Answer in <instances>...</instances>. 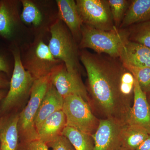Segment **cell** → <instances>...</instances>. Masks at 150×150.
I'll list each match as a JSON object with an SVG mask.
<instances>
[{
    "mask_svg": "<svg viewBox=\"0 0 150 150\" xmlns=\"http://www.w3.org/2000/svg\"><path fill=\"white\" fill-rule=\"evenodd\" d=\"M126 123L111 118L99 120L98 126L91 134L93 150H118L121 148V132Z\"/></svg>",
    "mask_w": 150,
    "mask_h": 150,
    "instance_id": "obj_9",
    "label": "cell"
},
{
    "mask_svg": "<svg viewBox=\"0 0 150 150\" xmlns=\"http://www.w3.org/2000/svg\"><path fill=\"white\" fill-rule=\"evenodd\" d=\"M78 12L83 23L96 29L110 31L117 29L106 0H77Z\"/></svg>",
    "mask_w": 150,
    "mask_h": 150,
    "instance_id": "obj_7",
    "label": "cell"
},
{
    "mask_svg": "<svg viewBox=\"0 0 150 150\" xmlns=\"http://www.w3.org/2000/svg\"><path fill=\"white\" fill-rule=\"evenodd\" d=\"M129 40L150 48V21L129 27Z\"/></svg>",
    "mask_w": 150,
    "mask_h": 150,
    "instance_id": "obj_21",
    "label": "cell"
},
{
    "mask_svg": "<svg viewBox=\"0 0 150 150\" xmlns=\"http://www.w3.org/2000/svg\"><path fill=\"white\" fill-rule=\"evenodd\" d=\"M150 21V0H133L127 10L119 29Z\"/></svg>",
    "mask_w": 150,
    "mask_h": 150,
    "instance_id": "obj_18",
    "label": "cell"
},
{
    "mask_svg": "<svg viewBox=\"0 0 150 150\" xmlns=\"http://www.w3.org/2000/svg\"><path fill=\"white\" fill-rule=\"evenodd\" d=\"M135 150H150V134Z\"/></svg>",
    "mask_w": 150,
    "mask_h": 150,
    "instance_id": "obj_28",
    "label": "cell"
},
{
    "mask_svg": "<svg viewBox=\"0 0 150 150\" xmlns=\"http://www.w3.org/2000/svg\"><path fill=\"white\" fill-rule=\"evenodd\" d=\"M64 99L62 110L66 116L67 126L91 135L93 134L99 120L94 115L88 103L76 95Z\"/></svg>",
    "mask_w": 150,
    "mask_h": 150,
    "instance_id": "obj_6",
    "label": "cell"
},
{
    "mask_svg": "<svg viewBox=\"0 0 150 150\" xmlns=\"http://www.w3.org/2000/svg\"><path fill=\"white\" fill-rule=\"evenodd\" d=\"M14 60V68L9 89L1 101V110L4 114L21 107L29 98L35 80L25 69L20 51L15 47L11 49Z\"/></svg>",
    "mask_w": 150,
    "mask_h": 150,
    "instance_id": "obj_3",
    "label": "cell"
},
{
    "mask_svg": "<svg viewBox=\"0 0 150 150\" xmlns=\"http://www.w3.org/2000/svg\"><path fill=\"white\" fill-rule=\"evenodd\" d=\"M64 100V98L51 83L35 116L34 124L36 131L46 118L54 112L62 110Z\"/></svg>",
    "mask_w": 150,
    "mask_h": 150,
    "instance_id": "obj_15",
    "label": "cell"
},
{
    "mask_svg": "<svg viewBox=\"0 0 150 150\" xmlns=\"http://www.w3.org/2000/svg\"><path fill=\"white\" fill-rule=\"evenodd\" d=\"M62 135L67 138L75 150H93V141L91 134L66 126Z\"/></svg>",
    "mask_w": 150,
    "mask_h": 150,
    "instance_id": "obj_20",
    "label": "cell"
},
{
    "mask_svg": "<svg viewBox=\"0 0 150 150\" xmlns=\"http://www.w3.org/2000/svg\"><path fill=\"white\" fill-rule=\"evenodd\" d=\"M18 114L11 112L0 118V150H18Z\"/></svg>",
    "mask_w": 150,
    "mask_h": 150,
    "instance_id": "obj_13",
    "label": "cell"
},
{
    "mask_svg": "<svg viewBox=\"0 0 150 150\" xmlns=\"http://www.w3.org/2000/svg\"><path fill=\"white\" fill-rule=\"evenodd\" d=\"M18 150H49L48 145L39 139L20 142Z\"/></svg>",
    "mask_w": 150,
    "mask_h": 150,
    "instance_id": "obj_26",
    "label": "cell"
},
{
    "mask_svg": "<svg viewBox=\"0 0 150 150\" xmlns=\"http://www.w3.org/2000/svg\"><path fill=\"white\" fill-rule=\"evenodd\" d=\"M7 92H6L5 89H0V102H1L3 99L4 98L6 95Z\"/></svg>",
    "mask_w": 150,
    "mask_h": 150,
    "instance_id": "obj_30",
    "label": "cell"
},
{
    "mask_svg": "<svg viewBox=\"0 0 150 150\" xmlns=\"http://www.w3.org/2000/svg\"><path fill=\"white\" fill-rule=\"evenodd\" d=\"M22 61L25 69L35 80L51 74L57 66L63 63L53 56L48 45L43 41L37 42Z\"/></svg>",
    "mask_w": 150,
    "mask_h": 150,
    "instance_id": "obj_8",
    "label": "cell"
},
{
    "mask_svg": "<svg viewBox=\"0 0 150 150\" xmlns=\"http://www.w3.org/2000/svg\"><path fill=\"white\" fill-rule=\"evenodd\" d=\"M51 83L50 75L34 81L26 105L19 112L18 128L20 142L38 139L34 121L41 101Z\"/></svg>",
    "mask_w": 150,
    "mask_h": 150,
    "instance_id": "obj_5",
    "label": "cell"
},
{
    "mask_svg": "<svg viewBox=\"0 0 150 150\" xmlns=\"http://www.w3.org/2000/svg\"><path fill=\"white\" fill-rule=\"evenodd\" d=\"M59 19L67 26L76 42L79 43L81 36L82 21L74 0H57Z\"/></svg>",
    "mask_w": 150,
    "mask_h": 150,
    "instance_id": "obj_12",
    "label": "cell"
},
{
    "mask_svg": "<svg viewBox=\"0 0 150 150\" xmlns=\"http://www.w3.org/2000/svg\"><path fill=\"white\" fill-rule=\"evenodd\" d=\"M10 66L5 56L0 53V73L9 74L10 72Z\"/></svg>",
    "mask_w": 150,
    "mask_h": 150,
    "instance_id": "obj_27",
    "label": "cell"
},
{
    "mask_svg": "<svg viewBox=\"0 0 150 150\" xmlns=\"http://www.w3.org/2000/svg\"><path fill=\"white\" fill-rule=\"evenodd\" d=\"M19 18L16 1H0V36L6 39L11 38Z\"/></svg>",
    "mask_w": 150,
    "mask_h": 150,
    "instance_id": "obj_17",
    "label": "cell"
},
{
    "mask_svg": "<svg viewBox=\"0 0 150 150\" xmlns=\"http://www.w3.org/2000/svg\"><path fill=\"white\" fill-rule=\"evenodd\" d=\"M131 1L128 0H108V4L114 22L117 29H119L122 21Z\"/></svg>",
    "mask_w": 150,
    "mask_h": 150,
    "instance_id": "obj_23",
    "label": "cell"
},
{
    "mask_svg": "<svg viewBox=\"0 0 150 150\" xmlns=\"http://www.w3.org/2000/svg\"><path fill=\"white\" fill-rule=\"evenodd\" d=\"M119 59L123 65L150 68V48L129 40L123 47Z\"/></svg>",
    "mask_w": 150,
    "mask_h": 150,
    "instance_id": "obj_14",
    "label": "cell"
},
{
    "mask_svg": "<svg viewBox=\"0 0 150 150\" xmlns=\"http://www.w3.org/2000/svg\"><path fill=\"white\" fill-rule=\"evenodd\" d=\"M118 59L86 51L79 53L87 74L89 91L96 106L106 118L126 123L131 106L121 92V78L126 68Z\"/></svg>",
    "mask_w": 150,
    "mask_h": 150,
    "instance_id": "obj_1",
    "label": "cell"
},
{
    "mask_svg": "<svg viewBox=\"0 0 150 150\" xmlns=\"http://www.w3.org/2000/svg\"><path fill=\"white\" fill-rule=\"evenodd\" d=\"M48 47L53 56L65 65L67 71L80 74L79 53L76 42L67 26L59 18L50 28Z\"/></svg>",
    "mask_w": 150,
    "mask_h": 150,
    "instance_id": "obj_4",
    "label": "cell"
},
{
    "mask_svg": "<svg viewBox=\"0 0 150 150\" xmlns=\"http://www.w3.org/2000/svg\"><path fill=\"white\" fill-rule=\"evenodd\" d=\"M23 6L21 18L24 23L32 24L35 27L40 25L42 21V15L38 8L28 0L21 1Z\"/></svg>",
    "mask_w": 150,
    "mask_h": 150,
    "instance_id": "obj_22",
    "label": "cell"
},
{
    "mask_svg": "<svg viewBox=\"0 0 150 150\" xmlns=\"http://www.w3.org/2000/svg\"><path fill=\"white\" fill-rule=\"evenodd\" d=\"M66 126V116L63 110L54 112L43 121L37 130L38 139L46 144L54 142L62 136Z\"/></svg>",
    "mask_w": 150,
    "mask_h": 150,
    "instance_id": "obj_16",
    "label": "cell"
},
{
    "mask_svg": "<svg viewBox=\"0 0 150 150\" xmlns=\"http://www.w3.org/2000/svg\"><path fill=\"white\" fill-rule=\"evenodd\" d=\"M126 123L141 126L150 134V105L148 102L146 93L142 90L135 77L134 104L131 107L126 118Z\"/></svg>",
    "mask_w": 150,
    "mask_h": 150,
    "instance_id": "obj_11",
    "label": "cell"
},
{
    "mask_svg": "<svg viewBox=\"0 0 150 150\" xmlns=\"http://www.w3.org/2000/svg\"><path fill=\"white\" fill-rule=\"evenodd\" d=\"M50 80L51 83L64 98L76 95L81 97L88 103V93L79 73L69 72L62 63L53 70L50 74Z\"/></svg>",
    "mask_w": 150,
    "mask_h": 150,
    "instance_id": "obj_10",
    "label": "cell"
},
{
    "mask_svg": "<svg viewBox=\"0 0 150 150\" xmlns=\"http://www.w3.org/2000/svg\"><path fill=\"white\" fill-rule=\"evenodd\" d=\"M149 134L146 129L141 126L126 123L121 132V148L135 150Z\"/></svg>",
    "mask_w": 150,
    "mask_h": 150,
    "instance_id": "obj_19",
    "label": "cell"
},
{
    "mask_svg": "<svg viewBox=\"0 0 150 150\" xmlns=\"http://www.w3.org/2000/svg\"><path fill=\"white\" fill-rule=\"evenodd\" d=\"M123 65L136 78L142 90L145 93H150V68Z\"/></svg>",
    "mask_w": 150,
    "mask_h": 150,
    "instance_id": "obj_24",
    "label": "cell"
},
{
    "mask_svg": "<svg viewBox=\"0 0 150 150\" xmlns=\"http://www.w3.org/2000/svg\"><path fill=\"white\" fill-rule=\"evenodd\" d=\"M129 40L128 29L105 31L83 25L81 36L78 47L88 48L98 54H107L113 58H119L123 47Z\"/></svg>",
    "mask_w": 150,
    "mask_h": 150,
    "instance_id": "obj_2",
    "label": "cell"
},
{
    "mask_svg": "<svg viewBox=\"0 0 150 150\" xmlns=\"http://www.w3.org/2000/svg\"><path fill=\"white\" fill-rule=\"evenodd\" d=\"M10 81L0 75V89H5L9 87Z\"/></svg>",
    "mask_w": 150,
    "mask_h": 150,
    "instance_id": "obj_29",
    "label": "cell"
},
{
    "mask_svg": "<svg viewBox=\"0 0 150 150\" xmlns=\"http://www.w3.org/2000/svg\"><path fill=\"white\" fill-rule=\"evenodd\" d=\"M118 150H129L128 149H125V148H121V149H120Z\"/></svg>",
    "mask_w": 150,
    "mask_h": 150,
    "instance_id": "obj_31",
    "label": "cell"
},
{
    "mask_svg": "<svg viewBox=\"0 0 150 150\" xmlns=\"http://www.w3.org/2000/svg\"><path fill=\"white\" fill-rule=\"evenodd\" d=\"M47 145L52 150H75L67 138L62 135Z\"/></svg>",
    "mask_w": 150,
    "mask_h": 150,
    "instance_id": "obj_25",
    "label": "cell"
}]
</instances>
